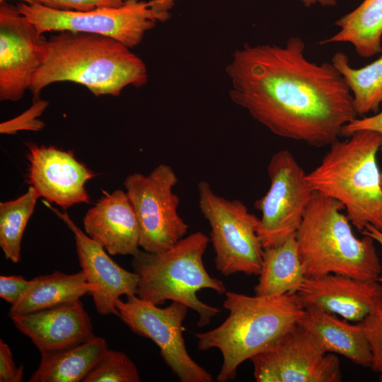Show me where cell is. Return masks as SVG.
<instances>
[{
	"label": "cell",
	"instance_id": "8fae6325",
	"mask_svg": "<svg viewBox=\"0 0 382 382\" xmlns=\"http://www.w3.org/2000/svg\"><path fill=\"white\" fill-rule=\"evenodd\" d=\"M120 319L136 334L151 340L173 374L182 382H212L209 372L188 354L183 335V322L188 308L172 301L164 308L136 294L115 301Z\"/></svg>",
	"mask_w": 382,
	"mask_h": 382
},
{
	"label": "cell",
	"instance_id": "83f0119b",
	"mask_svg": "<svg viewBox=\"0 0 382 382\" xmlns=\"http://www.w3.org/2000/svg\"><path fill=\"white\" fill-rule=\"evenodd\" d=\"M371 353L370 368L382 374V309L367 316L363 321Z\"/></svg>",
	"mask_w": 382,
	"mask_h": 382
},
{
	"label": "cell",
	"instance_id": "603a6c76",
	"mask_svg": "<svg viewBox=\"0 0 382 382\" xmlns=\"http://www.w3.org/2000/svg\"><path fill=\"white\" fill-rule=\"evenodd\" d=\"M335 25L339 28L338 32L320 44L348 42L362 57L382 52V0H364Z\"/></svg>",
	"mask_w": 382,
	"mask_h": 382
},
{
	"label": "cell",
	"instance_id": "f546056e",
	"mask_svg": "<svg viewBox=\"0 0 382 382\" xmlns=\"http://www.w3.org/2000/svg\"><path fill=\"white\" fill-rule=\"evenodd\" d=\"M33 284V279L27 280L22 276L1 275L0 297L13 305L30 291Z\"/></svg>",
	"mask_w": 382,
	"mask_h": 382
},
{
	"label": "cell",
	"instance_id": "d4e9b609",
	"mask_svg": "<svg viewBox=\"0 0 382 382\" xmlns=\"http://www.w3.org/2000/svg\"><path fill=\"white\" fill-rule=\"evenodd\" d=\"M39 197L30 185L16 199L0 203V247L5 257L12 262L21 260L23 235Z\"/></svg>",
	"mask_w": 382,
	"mask_h": 382
},
{
	"label": "cell",
	"instance_id": "d6986e66",
	"mask_svg": "<svg viewBox=\"0 0 382 382\" xmlns=\"http://www.w3.org/2000/svg\"><path fill=\"white\" fill-rule=\"evenodd\" d=\"M298 323L324 352L339 354L354 364L370 367L371 353L362 322L351 324L336 314L309 307Z\"/></svg>",
	"mask_w": 382,
	"mask_h": 382
},
{
	"label": "cell",
	"instance_id": "ac0fdd59",
	"mask_svg": "<svg viewBox=\"0 0 382 382\" xmlns=\"http://www.w3.org/2000/svg\"><path fill=\"white\" fill-rule=\"evenodd\" d=\"M83 225L85 233L111 255H133L139 250V226L126 191L104 192L86 212Z\"/></svg>",
	"mask_w": 382,
	"mask_h": 382
},
{
	"label": "cell",
	"instance_id": "9a60e30c",
	"mask_svg": "<svg viewBox=\"0 0 382 382\" xmlns=\"http://www.w3.org/2000/svg\"><path fill=\"white\" fill-rule=\"evenodd\" d=\"M45 204L73 232L79 261L86 279L93 285L91 295L97 312L101 315L118 316L115 301L122 295L136 294L139 276L116 263L104 248L83 232L66 212Z\"/></svg>",
	"mask_w": 382,
	"mask_h": 382
},
{
	"label": "cell",
	"instance_id": "e0dca14e",
	"mask_svg": "<svg viewBox=\"0 0 382 382\" xmlns=\"http://www.w3.org/2000/svg\"><path fill=\"white\" fill-rule=\"evenodd\" d=\"M11 319L40 353L64 349L96 337L91 318L80 299L14 316Z\"/></svg>",
	"mask_w": 382,
	"mask_h": 382
},
{
	"label": "cell",
	"instance_id": "d590c367",
	"mask_svg": "<svg viewBox=\"0 0 382 382\" xmlns=\"http://www.w3.org/2000/svg\"><path fill=\"white\" fill-rule=\"evenodd\" d=\"M7 1H9V0H0V3ZM18 1H20V2L25 3L28 4H32L36 3V0H18Z\"/></svg>",
	"mask_w": 382,
	"mask_h": 382
},
{
	"label": "cell",
	"instance_id": "52a82bcc",
	"mask_svg": "<svg viewBox=\"0 0 382 382\" xmlns=\"http://www.w3.org/2000/svg\"><path fill=\"white\" fill-rule=\"evenodd\" d=\"M199 207L211 228L215 265L225 276L259 275L264 248L257 234L260 219L238 199L216 195L207 181L198 184Z\"/></svg>",
	"mask_w": 382,
	"mask_h": 382
},
{
	"label": "cell",
	"instance_id": "30bf717a",
	"mask_svg": "<svg viewBox=\"0 0 382 382\" xmlns=\"http://www.w3.org/2000/svg\"><path fill=\"white\" fill-rule=\"evenodd\" d=\"M267 173L270 188L255 203L262 214L257 234L263 248L296 236L315 192L306 173L288 150H280L271 157Z\"/></svg>",
	"mask_w": 382,
	"mask_h": 382
},
{
	"label": "cell",
	"instance_id": "ba28073f",
	"mask_svg": "<svg viewBox=\"0 0 382 382\" xmlns=\"http://www.w3.org/2000/svg\"><path fill=\"white\" fill-rule=\"evenodd\" d=\"M20 12L35 25L37 32L72 31L112 37L132 49L138 45L145 33L161 17L141 0H126L114 8L88 11L53 9L38 3L17 4Z\"/></svg>",
	"mask_w": 382,
	"mask_h": 382
},
{
	"label": "cell",
	"instance_id": "484cf974",
	"mask_svg": "<svg viewBox=\"0 0 382 382\" xmlns=\"http://www.w3.org/2000/svg\"><path fill=\"white\" fill-rule=\"evenodd\" d=\"M135 364L125 353L107 349L83 382H139Z\"/></svg>",
	"mask_w": 382,
	"mask_h": 382
},
{
	"label": "cell",
	"instance_id": "1f68e13d",
	"mask_svg": "<svg viewBox=\"0 0 382 382\" xmlns=\"http://www.w3.org/2000/svg\"><path fill=\"white\" fill-rule=\"evenodd\" d=\"M361 130L376 132L382 136V111L374 116L357 117L343 127L342 136L349 137L353 133Z\"/></svg>",
	"mask_w": 382,
	"mask_h": 382
},
{
	"label": "cell",
	"instance_id": "44dd1931",
	"mask_svg": "<svg viewBox=\"0 0 382 382\" xmlns=\"http://www.w3.org/2000/svg\"><path fill=\"white\" fill-rule=\"evenodd\" d=\"M306 278L299 255L296 236H292L277 246L264 248L255 294H296Z\"/></svg>",
	"mask_w": 382,
	"mask_h": 382
},
{
	"label": "cell",
	"instance_id": "ffe728a7",
	"mask_svg": "<svg viewBox=\"0 0 382 382\" xmlns=\"http://www.w3.org/2000/svg\"><path fill=\"white\" fill-rule=\"evenodd\" d=\"M108 349L105 339L96 336L64 349L42 352L29 381L83 382Z\"/></svg>",
	"mask_w": 382,
	"mask_h": 382
},
{
	"label": "cell",
	"instance_id": "7402d4cb",
	"mask_svg": "<svg viewBox=\"0 0 382 382\" xmlns=\"http://www.w3.org/2000/svg\"><path fill=\"white\" fill-rule=\"evenodd\" d=\"M30 291L16 303L11 305L9 317L54 307L80 299L91 294L93 286L83 270L74 274L55 271L33 278Z\"/></svg>",
	"mask_w": 382,
	"mask_h": 382
},
{
	"label": "cell",
	"instance_id": "9c48e42d",
	"mask_svg": "<svg viewBox=\"0 0 382 382\" xmlns=\"http://www.w3.org/2000/svg\"><path fill=\"white\" fill-rule=\"evenodd\" d=\"M178 178L171 166L161 163L148 175L134 173L124 182L140 231V248L150 253L166 250L185 237L188 225L179 215Z\"/></svg>",
	"mask_w": 382,
	"mask_h": 382
},
{
	"label": "cell",
	"instance_id": "3957f363",
	"mask_svg": "<svg viewBox=\"0 0 382 382\" xmlns=\"http://www.w3.org/2000/svg\"><path fill=\"white\" fill-rule=\"evenodd\" d=\"M224 294L223 306L228 317L218 327L195 334L199 350H220L223 361L216 377L219 382L233 380L243 362L274 343L299 322L306 310L296 294Z\"/></svg>",
	"mask_w": 382,
	"mask_h": 382
},
{
	"label": "cell",
	"instance_id": "2e32d148",
	"mask_svg": "<svg viewBox=\"0 0 382 382\" xmlns=\"http://www.w3.org/2000/svg\"><path fill=\"white\" fill-rule=\"evenodd\" d=\"M305 308L315 307L353 322L382 309V284L330 273L307 277L296 293Z\"/></svg>",
	"mask_w": 382,
	"mask_h": 382
},
{
	"label": "cell",
	"instance_id": "74e56055",
	"mask_svg": "<svg viewBox=\"0 0 382 382\" xmlns=\"http://www.w3.org/2000/svg\"><path fill=\"white\" fill-rule=\"evenodd\" d=\"M379 381L382 382V374H379Z\"/></svg>",
	"mask_w": 382,
	"mask_h": 382
},
{
	"label": "cell",
	"instance_id": "836d02e7",
	"mask_svg": "<svg viewBox=\"0 0 382 382\" xmlns=\"http://www.w3.org/2000/svg\"><path fill=\"white\" fill-rule=\"evenodd\" d=\"M361 233L364 236H369L371 237L375 241L378 242L382 246V231L374 228L371 225L366 226ZM377 281L382 284V276H380Z\"/></svg>",
	"mask_w": 382,
	"mask_h": 382
},
{
	"label": "cell",
	"instance_id": "cb8c5ba5",
	"mask_svg": "<svg viewBox=\"0 0 382 382\" xmlns=\"http://www.w3.org/2000/svg\"><path fill=\"white\" fill-rule=\"evenodd\" d=\"M331 63L349 88L358 115L376 112L382 103V55L364 67L354 69L346 54L337 52Z\"/></svg>",
	"mask_w": 382,
	"mask_h": 382
},
{
	"label": "cell",
	"instance_id": "6da1fadb",
	"mask_svg": "<svg viewBox=\"0 0 382 382\" xmlns=\"http://www.w3.org/2000/svg\"><path fill=\"white\" fill-rule=\"evenodd\" d=\"M298 36L284 46L246 44L226 67L231 100L279 137L316 147L339 140L356 119L352 93L332 63L304 54Z\"/></svg>",
	"mask_w": 382,
	"mask_h": 382
},
{
	"label": "cell",
	"instance_id": "4fadbf2b",
	"mask_svg": "<svg viewBox=\"0 0 382 382\" xmlns=\"http://www.w3.org/2000/svg\"><path fill=\"white\" fill-rule=\"evenodd\" d=\"M47 39L17 6L0 3V100L18 101L29 90L41 64Z\"/></svg>",
	"mask_w": 382,
	"mask_h": 382
},
{
	"label": "cell",
	"instance_id": "7a4b0ae2",
	"mask_svg": "<svg viewBox=\"0 0 382 382\" xmlns=\"http://www.w3.org/2000/svg\"><path fill=\"white\" fill-rule=\"evenodd\" d=\"M148 80L144 62L130 48L112 37L62 31L47 40L41 64L29 87L34 99L47 86L72 82L94 96H118L129 86L139 88Z\"/></svg>",
	"mask_w": 382,
	"mask_h": 382
},
{
	"label": "cell",
	"instance_id": "4316f807",
	"mask_svg": "<svg viewBox=\"0 0 382 382\" xmlns=\"http://www.w3.org/2000/svg\"><path fill=\"white\" fill-rule=\"evenodd\" d=\"M49 105V103L40 98L33 100V105L16 117L0 125L1 134H15L19 130L38 131L42 129L45 124L37 119Z\"/></svg>",
	"mask_w": 382,
	"mask_h": 382
},
{
	"label": "cell",
	"instance_id": "8992f818",
	"mask_svg": "<svg viewBox=\"0 0 382 382\" xmlns=\"http://www.w3.org/2000/svg\"><path fill=\"white\" fill-rule=\"evenodd\" d=\"M209 241L204 233L197 231L162 252L139 249L131 262L139 276L136 295L158 306L167 300L183 303L198 313L199 327L209 324L220 310L200 301L197 291L204 289L219 294L226 291L223 281L212 277L204 267L203 255Z\"/></svg>",
	"mask_w": 382,
	"mask_h": 382
},
{
	"label": "cell",
	"instance_id": "8d00e7d4",
	"mask_svg": "<svg viewBox=\"0 0 382 382\" xmlns=\"http://www.w3.org/2000/svg\"><path fill=\"white\" fill-rule=\"evenodd\" d=\"M382 149V147H381ZM381 186H382V170L381 171Z\"/></svg>",
	"mask_w": 382,
	"mask_h": 382
},
{
	"label": "cell",
	"instance_id": "f1b7e54d",
	"mask_svg": "<svg viewBox=\"0 0 382 382\" xmlns=\"http://www.w3.org/2000/svg\"><path fill=\"white\" fill-rule=\"evenodd\" d=\"M126 0H36L46 7L62 11H88L122 6Z\"/></svg>",
	"mask_w": 382,
	"mask_h": 382
},
{
	"label": "cell",
	"instance_id": "4dcf8cb0",
	"mask_svg": "<svg viewBox=\"0 0 382 382\" xmlns=\"http://www.w3.org/2000/svg\"><path fill=\"white\" fill-rule=\"evenodd\" d=\"M23 376V367L16 366L10 347L0 340V381L21 382Z\"/></svg>",
	"mask_w": 382,
	"mask_h": 382
},
{
	"label": "cell",
	"instance_id": "5bb4252c",
	"mask_svg": "<svg viewBox=\"0 0 382 382\" xmlns=\"http://www.w3.org/2000/svg\"><path fill=\"white\" fill-rule=\"evenodd\" d=\"M27 146L28 183L40 197L64 209L89 203L85 185L96 175L78 161L72 152L33 143Z\"/></svg>",
	"mask_w": 382,
	"mask_h": 382
},
{
	"label": "cell",
	"instance_id": "5b68a950",
	"mask_svg": "<svg viewBox=\"0 0 382 382\" xmlns=\"http://www.w3.org/2000/svg\"><path fill=\"white\" fill-rule=\"evenodd\" d=\"M343 205L323 194H313L296 233L299 255L307 277L340 274L377 280L382 267L374 240L356 237Z\"/></svg>",
	"mask_w": 382,
	"mask_h": 382
},
{
	"label": "cell",
	"instance_id": "d6a6232c",
	"mask_svg": "<svg viewBox=\"0 0 382 382\" xmlns=\"http://www.w3.org/2000/svg\"><path fill=\"white\" fill-rule=\"evenodd\" d=\"M176 0H150L149 6L161 17V21H166L169 17V10L173 6Z\"/></svg>",
	"mask_w": 382,
	"mask_h": 382
},
{
	"label": "cell",
	"instance_id": "e575fe53",
	"mask_svg": "<svg viewBox=\"0 0 382 382\" xmlns=\"http://www.w3.org/2000/svg\"><path fill=\"white\" fill-rule=\"evenodd\" d=\"M306 7L314 4H320L323 6H332L336 4V0H299Z\"/></svg>",
	"mask_w": 382,
	"mask_h": 382
},
{
	"label": "cell",
	"instance_id": "277c9868",
	"mask_svg": "<svg viewBox=\"0 0 382 382\" xmlns=\"http://www.w3.org/2000/svg\"><path fill=\"white\" fill-rule=\"evenodd\" d=\"M348 137L332 144L306 179L314 191L340 202L358 230L371 225L382 231V186L376 161L382 136L361 130Z\"/></svg>",
	"mask_w": 382,
	"mask_h": 382
},
{
	"label": "cell",
	"instance_id": "7c38bea8",
	"mask_svg": "<svg viewBox=\"0 0 382 382\" xmlns=\"http://www.w3.org/2000/svg\"><path fill=\"white\" fill-rule=\"evenodd\" d=\"M250 360L257 382L342 381L338 357L322 351L299 323Z\"/></svg>",
	"mask_w": 382,
	"mask_h": 382
}]
</instances>
